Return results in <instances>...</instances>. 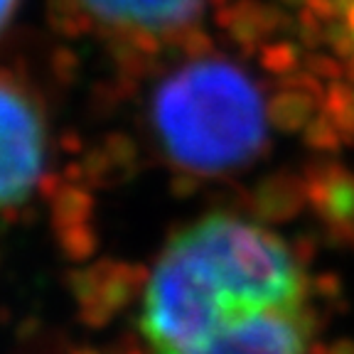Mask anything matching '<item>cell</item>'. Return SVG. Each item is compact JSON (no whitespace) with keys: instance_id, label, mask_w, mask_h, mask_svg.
I'll use <instances>...</instances> for the list:
<instances>
[{"instance_id":"cell-1","label":"cell","mask_w":354,"mask_h":354,"mask_svg":"<svg viewBox=\"0 0 354 354\" xmlns=\"http://www.w3.org/2000/svg\"><path fill=\"white\" fill-rule=\"evenodd\" d=\"M140 330L153 354H308L305 273L256 221L205 216L162 249L145 283Z\"/></svg>"},{"instance_id":"cell-3","label":"cell","mask_w":354,"mask_h":354,"mask_svg":"<svg viewBox=\"0 0 354 354\" xmlns=\"http://www.w3.org/2000/svg\"><path fill=\"white\" fill-rule=\"evenodd\" d=\"M47 153V131L32 96L0 77V209L17 205L37 185Z\"/></svg>"},{"instance_id":"cell-2","label":"cell","mask_w":354,"mask_h":354,"mask_svg":"<svg viewBox=\"0 0 354 354\" xmlns=\"http://www.w3.org/2000/svg\"><path fill=\"white\" fill-rule=\"evenodd\" d=\"M150 121L162 153L197 175L243 165L266 138V111L254 82L224 59H194L165 77Z\"/></svg>"},{"instance_id":"cell-4","label":"cell","mask_w":354,"mask_h":354,"mask_svg":"<svg viewBox=\"0 0 354 354\" xmlns=\"http://www.w3.org/2000/svg\"><path fill=\"white\" fill-rule=\"evenodd\" d=\"M111 32L138 39H165L192 28L205 0H74Z\"/></svg>"},{"instance_id":"cell-5","label":"cell","mask_w":354,"mask_h":354,"mask_svg":"<svg viewBox=\"0 0 354 354\" xmlns=\"http://www.w3.org/2000/svg\"><path fill=\"white\" fill-rule=\"evenodd\" d=\"M342 30H344V47H347V55L352 59V69H354V0H347V6H344Z\"/></svg>"},{"instance_id":"cell-6","label":"cell","mask_w":354,"mask_h":354,"mask_svg":"<svg viewBox=\"0 0 354 354\" xmlns=\"http://www.w3.org/2000/svg\"><path fill=\"white\" fill-rule=\"evenodd\" d=\"M17 3L20 0H0V32L8 28V22L12 20V15H15L17 10Z\"/></svg>"}]
</instances>
